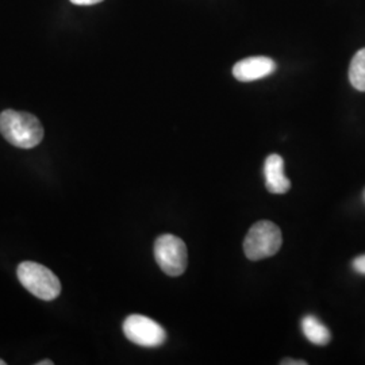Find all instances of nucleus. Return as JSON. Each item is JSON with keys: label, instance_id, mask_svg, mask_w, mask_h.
<instances>
[{"label": "nucleus", "instance_id": "ddd939ff", "mask_svg": "<svg viewBox=\"0 0 365 365\" xmlns=\"http://www.w3.org/2000/svg\"><path fill=\"white\" fill-rule=\"evenodd\" d=\"M37 365H53L52 360H42V361H38Z\"/></svg>", "mask_w": 365, "mask_h": 365}, {"label": "nucleus", "instance_id": "20e7f679", "mask_svg": "<svg viewBox=\"0 0 365 365\" xmlns=\"http://www.w3.org/2000/svg\"><path fill=\"white\" fill-rule=\"evenodd\" d=\"M155 259L164 274L180 276L187 268V247L176 235H160L155 242Z\"/></svg>", "mask_w": 365, "mask_h": 365}, {"label": "nucleus", "instance_id": "9b49d317", "mask_svg": "<svg viewBox=\"0 0 365 365\" xmlns=\"http://www.w3.org/2000/svg\"><path fill=\"white\" fill-rule=\"evenodd\" d=\"M73 4H78V6H92V4H98L103 0H71Z\"/></svg>", "mask_w": 365, "mask_h": 365}, {"label": "nucleus", "instance_id": "39448f33", "mask_svg": "<svg viewBox=\"0 0 365 365\" xmlns=\"http://www.w3.org/2000/svg\"><path fill=\"white\" fill-rule=\"evenodd\" d=\"M123 333L126 339L143 348H158L167 341L164 327L140 314H133L125 319Z\"/></svg>", "mask_w": 365, "mask_h": 365}, {"label": "nucleus", "instance_id": "7ed1b4c3", "mask_svg": "<svg viewBox=\"0 0 365 365\" xmlns=\"http://www.w3.org/2000/svg\"><path fill=\"white\" fill-rule=\"evenodd\" d=\"M283 244L282 232L271 221H260L249 229L244 241V252L249 260L259 261L274 256Z\"/></svg>", "mask_w": 365, "mask_h": 365}, {"label": "nucleus", "instance_id": "0eeeda50", "mask_svg": "<svg viewBox=\"0 0 365 365\" xmlns=\"http://www.w3.org/2000/svg\"><path fill=\"white\" fill-rule=\"evenodd\" d=\"M264 176L265 185L271 194L282 195L288 192L291 188V182L284 173V161L279 155L267 157L264 164Z\"/></svg>", "mask_w": 365, "mask_h": 365}, {"label": "nucleus", "instance_id": "f8f14e48", "mask_svg": "<svg viewBox=\"0 0 365 365\" xmlns=\"http://www.w3.org/2000/svg\"><path fill=\"white\" fill-rule=\"evenodd\" d=\"M282 364L284 365H306L307 363L306 361H303V360H291V359H286V360H283L282 361Z\"/></svg>", "mask_w": 365, "mask_h": 365}, {"label": "nucleus", "instance_id": "1a4fd4ad", "mask_svg": "<svg viewBox=\"0 0 365 365\" xmlns=\"http://www.w3.org/2000/svg\"><path fill=\"white\" fill-rule=\"evenodd\" d=\"M349 80L357 91L365 92V48L356 53L352 58Z\"/></svg>", "mask_w": 365, "mask_h": 365}, {"label": "nucleus", "instance_id": "f257e3e1", "mask_svg": "<svg viewBox=\"0 0 365 365\" xmlns=\"http://www.w3.org/2000/svg\"><path fill=\"white\" fill-rule=\"evenodd\" d=\"M0 133L7 143L21 149L36 148L43 138L38 118L15 110H4L0 114Z\"/></svg>", "mask_w": 365, "mask_h": 365}, {"label": "nucleus", "instance_id": "9d476101", "mask_svg": "<svg viewBox=\"0 0 365 365\" xmlns=\"http://www.w3.org/2000/svg\"><path fill=\"white\" fill-rule=\"evenodd\" d=\"M352 267L357 274H365V255L354 259L352 262Z\"/></svg>", "mask_w": 365, "mask_h": 365}, {"label": "nucleus", "instance_id": "423d86ee", "mask_svg": "<svg viewBox=\"0 0 365 365\" xmlns=\"http://www.w3.org/2000/svg\"><path fill=\"white\" fill-rule=\"evenodd\" d=\"M276 71V63L269 57H249L235 64L233 75L238 81H255L272 75Z\"/></svg>", "mask_w": 365, "mask_h": 365}, {"label": "nucleus", "instance_id": "4468645a", "mask_svg": "<svg viewBox=\"0 0 365 365\" xmlns=\"http://www.w3.org/2000/svg\"><path fill=\"white\" fill-rule=\"evenodd\" d=\"M0 365H6V363H4L1 359H0Z\"/></svg>", "mask_w": 365, "mask_h": 365}, {"label": "nucleus", "instance_id": "6e6552de", "mask_svg": "<svg viewBox=\"0 0 365 365\" xmlns=\"http://www.w3.org/2000/svg\"><path fill=\"white\" fill-rule=\"evenodd\" d=\"M302 331L310 342L321 346L327 345L331 339L329 329L314 315H306L302 319Z\"/></svg>", "mask_w": 365, "mask_h": 365}, {"label": "nucleus", "instance_id": "f03ea898", "mask_svg": "<svg viewBox=\"0 0 365 365\" xmlns=\"http://www.w3.org/2000/svg\"><path fill=\"white\" fill-rule=\"evenodd\" d=\"M18 280L27 291L38 299L54 300L61 292L60 279L38 262L24 261L16 269Z\"/></svg>", "mask_w": 365, "mask_h": 365}]
</instances>
